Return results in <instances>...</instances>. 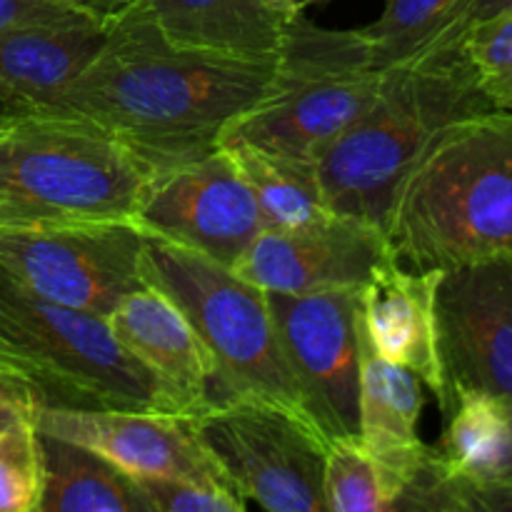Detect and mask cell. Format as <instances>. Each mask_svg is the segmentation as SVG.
<instances>
[{
	"mask_svg": "<svg viewBox=\"0 0 512 512\" xmlns=\"http://www.w3.org/2000/svg\"><path fill=\"white\" fill-rule=\"evenodd\" d=\"M273 60H240L168 45L150 25H110L103 53L40 113L95 123L155 173L213 153L230 125L263 103Z\"/></svg>",
	"mask_w": 512,
	"mask_h": 512,
	"instance_id": "cell-1",
	"label": "cell"
},
{
	"mask_svg": "<svg viewBox=\"0 0 512 512\" xmlns=\"http://www.w3.org/2000/svg\"><path fill=\"white\" fill-rule=\"evenodd\" d=\"M488 110L458 43L385 68L363 113L315 155L328 210L388 235L395 198L425 150L445 128Z\"/></svg>",
	"mask_w": 512,
	"mask_h": 512,
	"instance_id": "cell-2",
	"label": "cell"
},
{
	"mask_svg": "<svg viewBox=\"0 0 512 512\" xmlns=\"http://www.w3.org/2000/svg\"><path fill=\"white\" fill-rule=\"evenodd\" d=\"M388 240L415 270L512 263V113L470 115L433 140L395 198Z\"/></svg>",
	"mask_w": 512,
	"mask_h": 512,
	"instance_id": "cell-3",
	"label": "cell"
},
{
	"mask_svg": "<svg viewBox=\"0 0 512 512\" xmlns=\"http://www.w3.org/2000/svg\"><path fill=\"white\" fill-rule=\"evenodd\" d=\"M0 380L35 410H155L163 395L108 320L43 298L0 265Z\"/></svg>",
	"mask_w": 512,
	"mask_h": 512,
	"instance_id": "cell-4",
	"label": "cell"
},
{
	"mask_svg": "<svg viewBox=\"0 0 512 512\" xmlns=\"http://www.w3.org/2000/svg\"><path fill=\"white\" fill-rule=\"evenodd\" d=\"M153 170L108 130L30 113L0 133V225L128 220Z\"/></svg>",
	"mask_w": 512,
	"mask_h": 512,
	"instance_id": "cell-5",
	"label": "cell"
},
{
	"mask_svg": "<svg viewBox=\"0 0 512 512\" xmlns=\"http://www.w3.org/2000/svg\"><path fill=\"white\" fill-rule=\"evenodd\" d=\"M140 268L145 283L163 290L183 310L213 355L215 405L260 400L318 430L280 350L265 290L228 265L153 235H145Z\"/></svg>",
	"mask_w": 512,
	"mask_h": 512,
	"instance_id": "cell-6",
	"label": "cell"
},
{
	"mask_svg": "<svg viewBox=\"0 0 512 512\" xmlns=\"http://www.w3.org/2000/svg\"><path fill=\"white\" fill-rule=\"evenodd\" d=\"M380 75L363 30L323 28L300 10L285 23L268 95L230 125L223 143L240 140L315 163L373 100Z\"/></svg>",
	"mask_w": 512,
	"mask_h": 512,
	"instance_id": "cell-7",
	"label": "cell"
},
{
	"mask_svg": "<svg viewBox=\"0 0 512 512\" xmlns=\"http://www.w3.org/2000/svg\"><path fill=\"white\" fill-rule=\"evenodd\" d=\"M193 428L245 500L270 512H328V443L295 415L260 400H228L198 415Z\"/></svg>",
	"mask_w": 512,
	"mask_h": 512,
	"instance_id": "cell-8",
	"label": "cell"
},
{
	"mask_svg": "<svg viewBox=\"0 0 512 512\" xmlns=\"http://www.w3.org/2000/svg\"><path fill=\"white\" fill-rule=\"evenodd\" d=\"M145 233L128 220L0 225V265L43 298L108 320L145 285Z\"/></svg>",
	"mask_w": 512,
	"mask_h": 512,
	"instance_id": "cell-9",
	"label": "cell"
},
{
	"mask_svg": "<svg viewBox=\"0 0 512 512\" xmlns=\"http://www.w3.org/2000/svg\"><path fill=\"white\" fill-rule=\"evenodd\" d=\"M360 288L268 293L275 333L300 400L315 428L333 443L358 435Z\"/></svg>",
	"mask_w": 512,
	"mask_h": 512,
	"instance_id": "cell-10",
	"label": "cell"
},
{
	"mask_svg": "<svg viewBox=\"0 0 512 512\" xmlns=\"http://www.w3.org/2000/svg\"><path fill=\"white\" fill-rule=\"evenodd\" d=\"M145 235L195 250L233 268L263 230L258 203L220 145L190 163L160 170L135 213Z\"/></svg>",
	"mask_w": 512,
	"mask_h": 512,
	"instance_id": "cell-11",
	"label": "cell"
},
{
	"mask_svg": "<svg viewBox=\"0 0 512 512\" xmlns=\"http://www.w3.org/2000/svg\"><path fill=\"white\" fill-rule=\"evenodd\" d=\"M435 310L445 378L443 415L458 393H483L512 408L510 260L443 270Z\"/></svg>",
	"mask_w": 512,
	"mask_h": 512,
	"instance_id": "cell-12",
	"label": "cell"
},
{
	"mask_svg": "<svg viewBox=\"0 0 512 512\" xmlns=\"http://www.w3.org/2000/svg\"><path fill=\"white\" fill-rule=\"evenodd\" d=\"M33 423L40 433L95 450L133 478L188 480L238 493L203 448L190 418L155 410L40 408L33 413Z\"/></svg>",
	"mask_w": 512,
	"mask_h": 512,
	"instance_id": "cell-13",
	"label": "cell"
},
{
	"mask_svg": "<svg viewBox=\"0 0 512 512\" xmlns=\"http://www.w3.org/2000/svg\"><path fill=\"white\" fill-rule=\"evenodd\" d=\"M395 253L373 225L330 215L295 230H260L233 270L265 293H318L363 288L383 258Z\"/></svg>",
	"mask_w": 512,
	"mask_h": 512,
	"instance_id": "cell-14",
	"label": "cell"
},
{
	"mask_svg": "<svg viewBox=\"0 0 512 512\" xmlns=\"http://www.w3.org/2000/svg\"><path fill=\"white\" fill-rule=\"evenodd\" d=\"M108 328L158 383L165 413L195 420L215 405V360L183 310L153 285L125 295Z\"/></svg>",
	"mask_w": 512,
	"mask_h": 512,
	"instance_id": "cell-15",
	"label": "cell"
},
{
	"mask_svg": "<svg viewBox=\"0 0 512 512\" xmlns=\"http://www.w3.org/2000/svg\"><path fill=\"white\" fill-rule=\"evenodd\" d=\"M443 270H415L390 253L358 295V330L375 355L403 365L445 405L438 345V283Z\"/></svg>",
	"mask_w": 512,
	"mask_h": 512,
	"instance_id": "cell-16",
	"label": "cell"
},
{
	"mask_svg": "<svg viewBox=\"0 0 512 512\" xmlns=\"http://www.w3.org/2000/svg\"><path fill=\"white\" fill-rule=\"evenodd\" d=\"M110 25L80 10L0 33V88L20 115L48 110L103 53Z\"/></svg>",
	"mask_w": 512,
	"mask_h": 512,
	"instance_id": "cell-17",
	"label": "cell"
},
{
	"mask_svg": "<svg viewBox=\"0 0 512 512\" xmlns=\"http://www.w3.org/2000/svg\"><path fill=\"white\" fill-rule=\"evenodd\" d=\"M125 15L175 48L240 60H273L288 23L268 0H135Z\"/></svg>",
	"mask_w": 512,
	"mask_h": 512,
	"instance_id": "cell-18",
	"label": "cell"
},
{
	"mask_svg": "<svg viewBox=\"0 0 512 512\" xmlns=\"http://www.w3.org/2000/svg\"><path fill=\"white\" fill-rule=\"evenodd\" d=\"M423 408V380L403 365L375 355L360 338L358 438L383 470L390 512L430 448L418 430Z\"/></svg>",
	"mask_w": 512,
	"mask_h": 512,
	"instance_id": "cell-19",
	"label": "cell"
},
{
	"mask_svg": "<svg viewBox=\"0 0 512 512\" xmlns=\"http://www.w3.org/2000/svg\"><path fill=\"white\" fill-rule=\"evenodd\" d=\"M43 495L38 512H153L133 475L95 450L40 433Z\"/></svg>",
	"mask_w": 512,
	"mask_h": 512,
	"instance_id": "cell-20",
	"label": "cell"
},
{
	"mask_svg": "<svg viewBox=\"0 0 512 512\" xmlns=\"http://www.w3.org/2000/svg\"><path fill=\"white\" fill-rule=\"evenodd\" d=\"M443 418L445 465L483 490L512 488V408L483 393H458Z\"/></svg>",
	"mask_w": 512,
	"mask_h": 512,
	"instance_id": "cell-21",
	"label": "cell"
},
{
	"mask_svg": "<svg viewBox=\"0 0 512 512\" xmlns=\"http://www.w3.org/2000/svg\"><path fill=\"white\" fill-rule=\"evenodd\" d=\"M223 148L258 203L263 230L305 228L333 215L325 205L315 163L240 140H228Z\"/></svg>",
	"mask_w": 512,
	"mask_h": 512,
	"instance_id": "cell-22",
	"label": "cell"
},
{
	"mask_svg": "<svg viewBox=\"0 0 512 512\" xmlns=\"http://www.w3.org/2000/svg\"><path fill=\"white\" fill-rule=\"evenodd\" d=\"M463 0H383V13L365 25L373 63L378 70L415 58L433 48L453 23Z\"/></svg>",
	"mask_w": 512,
	"mask_h": 512,
	"instance_id": "cell-23",
	"label": "cell"
},
{
	"mask_svg": "<svg viewBox=\"0 0 512 512\" xmlns=\"http://www.w3.org/2000/svg\"><path fill=\"white\" fill-rule=\"evenodd\" d=\"M323 495L328 512H390L383 470L358 435L328 445Z\"/></svg>",
	"mask_w": 512,
	"mask_h": 512,
	"instance_id": "cell-24",
	"label": "cell"
},
{
	"mask_svg": "<svg viewBox=\"0 0 512 512\" xmlns=\"http://www.w3.org/2000/svg\"><path fill=\"white\" fill-rule=\"evenodd\" d=\"M458 45L490 105L512 113V10L470 23Z\"/></svg>",
	"mask_w": 512,
	"mask_h": 512,
	"instance_id": "cell-25",
	"label": "cell"
},
{
	"mask_svg": "<svg viewBox=\"0 0 512 512\" xmlns=\"http://www.w3.org/2000/svg\"><path fill=\"white\" fill-rule=\"evenodd\" d=\"M43 458L33 418L15 420L0 433V512H38Z\"/></svg>",
	"mask_w": 512,
	"mask_h": 512,
	"instance_id": "cell-26",
	"label": "cell"
},
{
	"mask_svg": "<svg viewBox=\"0 0 512 512\" xmlns=\"http://www.w3.org/2000/svg\"><path fill=\"white\" fill-rule=\"evenodd\" d=\"M153 512H243L248 500L210 485L170 478H135Z\"/></svg>",
	"mask_w": 512,
	"mask_h": 512,
	"instance_id": "cell-27",
	"label": "cell"
},
{
	"mask_svg": "<svg viewBox=\"0 0 512 512\" xmlns=\"http://www.w3.org/2000/svg\"><path fill=\"white\" fill-rule=\"evenodd\" d=\"M80 13V8L50 3V0H0V33L23 25L58 20L65 15Z\"/></svg>",
	"mask_w": 512,
	"mask_h": 512,
	"instance_id": "cell-28",
	"label": "cell"
},
{
	"mask_svg": "<svg viewBox=\"0 0 512 512\" xmlns=\"http://www.w3.org/2000/svg\"><path fill=\"white\" fill-rule=\"evenodd\" d=\"M505 10H512V0H463L458 13H455L453 23H450L448 33H445L433 48H448V45H455L458 43L460 33H463L470 23L490 18V15L505 13Z\"/></svg>",
	"mask_w": 512,
	"mask_h": 512,
	"instance_id": "cell-29",
	"label": "cell"
},
{
	"mask_svg": "<svg viewBox=\"0 0 512 512\" xmlns=\"http://www.w3.org/2000/svg\"><path fill=\"white\" fill-rule=\"evenodd\" d=\"M35 408L28 400V395L20 393L18 388H13L10 383L0 380V433H3L8 425H13L15 420L33 418Z\"/></svg>",
	"mask_w": 512,
	"mask_h": 512,
	"instance_id": "cell-30",
	"label": "cell"
},
{
	"mask_svg": "<svg viewBox=\"0 0 512 512\" xmlns=\"http://www.w3.org/2000/svg\"><path fill=\"white\" fill-rule=\"evenodd\" d=\"M133 3L135 0H78V5L85 13L95 15L103 23H115L120 15H125L133 8Z\"/></svg>",
	"mask_w": 512,
	"mask_h": 512,
	"instance_id": "cell-31",
	"label": "cell"
},
{
	"mask_svg": "<svg viewBox=\"0 0 512 512\" xmlns=\"http://www.w3.org/2000/svg\"><path fill=\"white\" fill-rule=\"evenodd\" d=\"M18 118H23V115H20V110L13 105V100H10L8 95L3 93V88H0V125H8Z\"/></svg>",
	"mask_w": 512,
	"mask_h": 512,
	"instance_id": "cell-32",
	"label": "cell"
},
{
	"mask_svg": "<svg viewBox=\"0 0 512 512\" xmlns=\"http://www.w3.org/2000/svg\"><path fill=\"white\" fill-rule=\"evenodd\" d=\"M268 5H273V8L278 10V13L283 15L285 20H290L295 13H300V10H305L300 0H268Z\"/></svg>",
	"mask_w": 512,
	"mask_h": 512,
	"instance_id": "cell-33",
	"label": "cell"
},
{
	"mask_svg": "<svg viewBox=\"0 0 512 512\" xmlns=\"http://www.w3.org/2000/svg\"><path fill=\"white\" fill-rule=\"evenodd\" d=\"M50 3H58V5H68V8H80L78 0H50ZM83 10V8H80Z\"/></svg>",
	"mask_w": 512,
	"mask_h": 512,
	"instance_id": "cell-34",
	"label": "cell"
},
{
	"mask_svg": "<svg viewBox=\"0 0 512 512\" xmlns=\"http://www.w3.org/2000/svg\"><path fill=\"white\" fill-rule=\"evenodd\" d=\"M300 3H303V8H305V5H313V3H325V0H300Z\"/></svg>",
	"mask_w": 512,
	"mask_h": 512,
	"instance_id": "cell-35",
	"label": "cell"
},
{
	"mask_svg": "<svg viewBox=\"0 0 512 512\" xmlns=\"http://www.w3.org/2000/svg\"><path fill=\"white\" fill-rule=\"evenodd\" d=\"M3 128H5V125H0V133H3Z\"/></svg>",
	"mask_w": 512,
	"mask_h": 512,
	"instance_id": "cell-36",
	"label": "cell"
}]
</instances>
